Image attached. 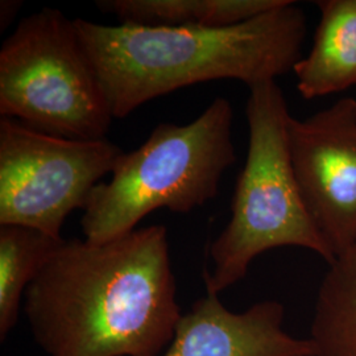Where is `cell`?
<instances>
[{
    "instance_id": "cell-5",
    "label": "cell",
    "mask_w": 356,
    "mask_h": 356,
    "mask_svg": "<svg viewBox=\"0 0 356 356\" xmlns=\"http://www.w3.org/2000/svg\"><path fill=\"white\" fill-rule=\"evenodd\" d=\"M0 115L60 138L106 139L114 116L74 20L63 11L44 7L4 40Z\"/></svg>"
},
{
    "instance_id": "cell-2",
    "label": "cell",
    "mask_w": 356,
    "mask_h": 356,
    "mask_svg": "<svg viewBox=\"0 0 356 356\" xmlns=\"http://www.w3.org/2000/svg\"><path fill=\"white\" fill-rule=\"evenodd\" d=\"M114 119L159 97L202 82L248 88L288 74L302 58L304 10L292 0L226 28L104 26L73 19Z\"/></svg>"
},
{
    "instance_id": "cell-10",
    "label": "cell",
    "mask_w": 356,
    "mask_h": 356,
    "mask_svg": "<svg viewBox=\"0 0 356 356\" xmlns=\"http://www.w3.org/2000/svg\"><path fill=\"white\" fill-rule=\"evenodd\" d=\"M286 0H101L97 7L124 26L226 28L272 11Z\"/></svg>"
},
{
    "instance_id": "cell-6",
    "label": "cell",
    "mask_w": 356,
    "mask_h": 356,
    "mask_svg": "<svg viewBox=\"0 0 356 356\" xmlns=\"http://www.w3.org/2000/svg\"><path fill=\"white\" fill-rule=\"evenodd\" d=\"M123 151L110 140H74L0 120V225H16L63 239L74 210L111 175Z\"/></svg>"
},
{
    "instance_id": "cell-12",
    "label": "cell",
    "mask_w": 356,
    "mask_h": 356,
    "mask_svg": "<svg viewBox=\"0 0 356 356\" xmlns=\"http://www.w3.org/2000/svg\"><path fill=\"white\" fill-rule=\"evenodd\" d=\"M65 239L38 229L0 225V341L17 323L26 288Z\"/></svg>"
},
{
    "instance_id": "cell-13",
    "label": "cell",
    "mask_w": 356,
    "mask_h": 356,
    "mask_svg": "<svg viewBox=\"0 0 356 356\" xmlns=\"http://www.w3.org/2000/svg\"><path fill=\"white\" fill-rule=\"evenodd\" d=\"M22 1L15 0H1L0 3V31L7 29L13 23V19L22 8Z\"/></svg>"
},
{
    "instance_id": "cell-4",
    "label": "cell",
    "mask_w": 356,
    "mask_h": 356,
    "mask_svg": "<svg viewBox=\"0 0 356 356\" xmlns=\"http://www.w3.org/2000/svg\"><path fill=\"white\" fill-rule=\"evenodd\" d=\"M248 149L236 179L231 219L210 245L206 293L219 296L242 281L259 254L280 247L305 248L329 266L334 254L306 209L293 170L288 123L292 118L276 81L248 88Z\"/></svg>"
},
{
    "instance_id": "cell-3",
    "label": "cell",
    "mask_w": 356,
    "mask_h": 356,
    "mask_svg": "<svg viewBox=\"0 0 356 356\" xmlns=\"http://www.w3.org/2000/svg\"><path fill=\"white\" fill-rule=\"evenodd\" d=\"M232 122L229 99L216 97L189 124L160 123L138 149L122 153L111 179L90 194L81 219L85 241L111 242L154 210L188 214L216 198L236 160Z\"/></svg>"
},
{
    "instance_id": "cell-11",
    "label": "cell",
    "mask_w": 356,
    "mask_h": 356,
    "mask_svg": "<svg viewBox=\"0 0 356 356\" xmlns=\"http://www.w3.org/2000/svg\"><path fill=\"white\" fill-rule=\"evenodd\" d=\"M307 339L314 356H356V243L329 264Z\"/></svg>"
},
{
    "instance_id": "cell-7",
    "label": "cell",
    "mask_w": 356,
    "mask_h": 356,
    "mask_svg": "<svg viewBox=\"0 0 356 356\" xmlns=\"http://www.w3.org/2000/svg\"><path fill=\"white\" fill-rule=\"evenodd\" d=\"M288 144L306 209L334 257L356 243V99L306 119L292 116Z\"/></svg>"
},
{
    "instance_id": "cell-1",
    "label": "cell",
    "mask_w": 356,
    "mask_h": 356,
    "mask_svg": "<svg viewBox=\"0 0 356 356\" xmlns=\"http://www.w3.org/2000/svg\"><path fill=\"white\" fill-rule=\"evenodd\" d=\"M23 309L49 356L163 355L184 316L168 229L64 241L26 288Z\"/></svg>"
},
{
    "instance_id": "cell-9",
    "label": "cell",
    "mask_w": 356,
    "mask_h": 356,
    "mask_svg": "<svg viewBox=\"0 0 356 356\" xmlns=\"http://www.w3.org/2000/svg\"><path fill=\"white\" fill-rule=\"evenodd\" d=\"M309 53L294 66L297 90L316 99L356 86V0H319Z\"/></svg>"
},
{
    "instance_id": "cell-8",
    "label": "cell",
    "mask_w": 356,
    "mask_h": 356,
    "mask_svg": "<svg viewBox=\"0 0 356 356\" xmlns=\"http://www.w3.org/2000/svg\"><path fill=\"white\" fill-rule=\"evenodd\" d=\"M285 307L273 300L229 310L219 296L197 300L161 356H314L310 341L284 329Z\"/></svg>"
}]
</instances>
